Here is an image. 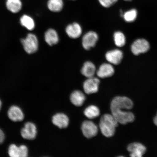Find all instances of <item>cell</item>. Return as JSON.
<instances>
[{"instance_id": "cell-1", "label": "cell", "mask_w": 157, "mask_h": 157, "mask_svg": "<svg viewBox=\"0 0 157 157\" xmlns=\"http://www.w3.org/2000/svg\"><path fill=\"white\" fill-rule=\"evenodd\" d=\"M133 103L132 100L125 97H115L111 103V110L112 115L118 123L126 124L132 122L135 120L133 113L125 110L132 109Z\"/></svg>"}, {"instance_id": "cell-2", "label": "cell", "mask_w": 157, "mask_h": 157, "mask_svg": "<svg viewBox=\"0 0 157 157\" xmlns=\"http://www.w3.org/2000/svg\"><path fill=\"white\" fill-rule=\"evenodd\" d=\"M118 122L112 114H105L100 119L99 128L103 135L107 137L114 135Z\"/></svg>"}, {"instance_id": "cell-3", "label": "cell", "mask_w": 157, "mask_h": 157, "mask_svg": "<svg viewBox=\"0 0 157 157\" xmlns=\"http://www.w3.org/2000/svg\"><path fill=\"white\" fill-rule=\"evenodd\" d=\"M21 42L27 53L34 54L38 50V41L36 35L34 34H29L25 38L21 39Z\"/></svg>"}, {"instance_id": "cell-4", "label": "cell", "mask_w": 157, "mask_h": 157, "mask_svg": "<svg viewBox=\"0 0 157 157\" xmlns=\"http://www.w3.org/2000/svg\"><path fill=\"white\" fill-rule=\"evenodd\" d=\"M99 39L97 33L90 31L84 35L82 39V44L85 50H88L95 46Z\"/></svg>"}, {"instance_id": "cell-5", "label": "cell", "mask_w": 157, "mask_h": 157, "mask_svg": "<svg viewBox=\"0 0 157 157\" xmlns=\"http://www.w3.org/2000/svg\"><path fill=\"white\" fill-rule=\"evenodd\" d=\"M149 43L143 39H138L133 42L131 47V51L135 55L144 53L148 52L150 49Z\"/></svg>"}, {"instance_id": "cell-6", "label": "cell", "mask_w": 157, "mask_h": 157, "mask_svg": "<svg viewBox=\"0 0 157 157\" xmlns=\"http://www.w3.org/2000/svg\"><path fill=\"white\" fill-rule=\"evenodd\" d=\"M82 130L84 136L88 139L95 136L98 131L97 125L90 121H84L82 125Z\"/></svg>"}, {"instance_id": "cell-7", "label": "cell", "mask_w": 157, "mask_h": 157, "mask_svg": "<svg viewBox=\"0 0 157 157\" xmlns=\"http://www.w3.org/2000/svg\"><path fill=\"white\" fill-rule=\"evenodd\" d=\"M99 83L100 80L97 78H88L83 84L84 91L88 94L97 93L99 89Z\"/></svg>"}, {"instance_id": "cell-8", "label": "cell", "mask_w": 157, "mask_h": 157, "mask_svg": "<svg viewBox=\"0 0 157 157\" xmlns=\"http://www.w3.org/2000/svg\"><path fill=\"white\" fill-rule=\"evenodd\" d=\"M21 133L23 138L28 140H33L36 136V127L34 123H27L25 124L24 127L21 129Z\"/></svg>"}, {"instance_id": "cell-9", "label": "cell", "mask_w": 157, "mask_h": 157, "mask_svg": "<svg viewBox=\"0 0 157 157\" xmlns=\"http://www.w3.org/2000/svg\"><path fill=\"white\" fill-rule=\"evenodd\" d=\"M127 150L132 157H141L146 152V148L144 145L139 143H131L128 146Z\"/></svg>"}, {"instance_id": "cell-10", "label": "cell", "mask_w": 157, "mask_h": 157, "mask_svg": "<svg viewBox=\"0 0 157 157\" xmlns=\"http://www.w3.org/2000/svg\"><path fill=\"white\" fill-rule=\"evenodd\" d=\"M28 149L25 145L17 147L12 144L9 147V154L11 157H26L28 156Z\"/></svg>"}, {"instance_id": "cell-11", "label": "cell", "mask_w": 157, "mask_h": 157, "mask_svg": "<svg viewBox=\"0 0 157 157\" xmlns=\"http://www.w3.org/2000/svg\"><path fill=\"white\" fill-rule=\"evenodd\" d=\"M123 58L122 52L118 49L109 51L105 54V58L109 63L118 65L120 63Z\"/></svg>"}, {"instance_id": "cell-12", "label": "cell", "mask_w": 157, "mask_h": 157, "mask_svg": "<svg viewBox=\"0 0 157 157\" xmlns=\"http://www.w3.org/2000/svg\"><path fill=\"white\" fill-rule=\"evenodd\" d=\"M66 32L70 38L76 39L81 36L82 29L81 25L75 22L66 27Z\"/></svg>"}, {"instance_id": "cell-13", "label": "cell", "mask_w": 157, "mask_h": 157, "mask_svg": "<svg viewBox=\"0 0 157 157\" xmlns=\"http://www.w3.org/2000/svg\"><path fill=\"white\" fill-rule=\"evenodd\" d=\"M52 122L59 128H65L68 126L69 120L67 116L63 113H58L52 117Z\"/></svg>"}, {"instance_id": "cell-14", "label": "cell", "mask_w": 157, "mask_h": 157, "mask_svg": "<svg viewBox=\"0 0 157 157\" xmlns=\"http://www.w3.org/2000/svg\"><path fill=\"white\" fill-rule=\"evenodd\" d=\"M114 73V69L110 63H105L102 64L98 70L97 73L98 77L104 78L111 77Z\"/></svg>"}, {"instance_id": "cell-15", "label": "cell", "mask_w": 157, "mask_h": 157, "mask_svg": "<svg viewBox=\"0 0 157 157\" xmlns=\"http://www.w3.org/2000/svg\"><path fill=\"white\" fill-rule=\"evenodd\" d=\"M8 115L11 121H22L24 116L21 109L16 106H13L10 108Z\"/></svg>"}, {"instance_id": "cell-16", "label": "cell", "mask_w": 157, "mask_h": 157, "mask_svg": "<svg viewBox=\"0 0 157 157\" xmlns=\"http://www.w3.org/2000/svg\"><path fill=\"white\" fill-rule=\"evenodd\" d=\"M44 39L49 46H54L59 42V35L56 30L52 29H49L45 33Z\"/></svg>"}, {"instance_id": "cell-17", "label": "cell", "mask_w": 157, "mask_h": 157, "mask_svg": "<svg viewBox=\"0 0 157 157\" xmlns=\"http://www.w3.org/2000/svg\"><path fill=\"white\" fill-rule=\"evenodd\" d=\"M96 69L95 65L93 63L87 61L83 64L81 69V73L87 78L94 77Z\"/></svg>"}, {"instance_id": "cell-18", "label": "cell", "mask_w": 157, "mask_h": 157, "mask_svg": "<svg viewBox=\"0 0 157 157\" xmlns=\"http://www.w3.org/2000/svg\"><path fill=\"white\" fill-rule=\"evenodd\" d=\"M86 100L85 95L81 91H75L70 96V100L72 103L76 106L79 107L83 105Z\"/></svg>"}, {"instance_id": "cell-19", "label": "cell", "mask_w": 157, "mask_h": 157, "mask_svg": "<svg viewBox=\"0 0 157 157\" xmlns=\"http://www.w3.org/2000/svg\"><path fill=\"white\" fill-rule=\"evenodd\" d=\"M6 7L11 12L17 13L21 10L22 3L20 0H7Z\"/></svg>"}, {"instance_id": "cell-20", "label": "cell", "mask_w": 157, "mask_h": 157, "mask_svg": "<svg viewBox=\"0 0 157 157\" xmlns=\"http://www.w3.org/2000/svg\"><path fill=\"white\" fill-rule=\"evenodd\" d=\"M48 6L51 11L59 12L62 10L63 7V0H49Z\"/></svg>"}, {"instance_id": "cell-21", "label": "cell", "mask_w": 157, "mask_h": 157, "mask_svg": "<svg viewBox=\"0 0 157 157\" xmlns=\"http://www.w3.org/2000/svg\"><path fill=\"white\" fill-rule=\"evenodd\" d=\"M99 108L95 105H91L87 107L84 111V114L89 119H94L100 115Z\"/></svg>"}, {"instance_id": "cell-22", "label": "cell", "mask_w": 157, "mask_h": 157, "mask_svg": "<svg viewBox=\"0 0 157 157\" xmlns=\"http://www.w3.org/2000/svg\"><path fill=\"white\" fill-rule=\"evenodd\" d=\"M20 22L21 25L29 30H32L35 27L34 20L28 15H24L21 17Z\"/></svg>"}, {"instance_id": "cell-23", "label": "cell", "mask_w": 157, "mask_h": 157, "mask_svg": "<svg viewBox=\"0 0 157 157\" xmlns=\"http://www.w3.org/2000/svg\"><path fill=\"white\" fill-rule=\"evenodd\" d=\"M114 40L117 46L123 47L125 44V38L124 35L120 31H117L114 34Z\"/></svg>"}, {"instance_id": "cell-24", "label": "cell", "mask_w": 157, "mask_h": 157, "mask_svg": "<svg viewBox=\"0 0 157 157\" xmlns=\"http://www.w3.org/2000/svg\"><path fill=\"white\" fill-rule=\"evenodd\" d=\"M137 16V11L135 9H132L127 11L123 15V17L125 21L128 22H131L136 19Z\"/></svg>"}, {"instance_id": "cell-25", "label": "cell", "mask_w": 157, "mask_h": 157, "mask_svg": "<svg viewBox=\"0 0 157 157\" xmlns=\"http://www.w3.org/2000/svg\"><path fill=\"white\" fill-rule=\"evenodd\" d=\"M101 4L104 7L108 8L117 2V0H99Z\"/></svg>"}, {"instance_id": "cell-26", "label": "cell", "mask_w": 157, "mask_h": 157, "mask_svg": "<svg viewBox=\"0 0 157 157\" xmlns=\"http://www.w3.org/2000/svg\"><path fill=\"white\" fill-rule=\"evenodd\" d=\"M5 137L4 133L0 129V144H1L3 142L4 140Z\"/></svg>"}, {"instance_id": "cell-27", "label": "cell", "mask_w": 157, "mask_h": 157, "mask_svg": "<svg viewBox=\"0 0 157 157\" xmlns=\"http://www.w3.org/2000/svg\"><path fill=\"white\" fill-rule=\"evenodd\" d=\"M154 122L155 124L157 126V113L154 119Z\"/></svg>"}, {"instance_id": "cell-28", "label": "cell", "mask_w": 157, "mask_h": 157, "mask_svg": "<svg viewBox=\"0 0 157 157\" xmlns=\"http://www.w3.org/2000/svg\"><path fill=\"white\" fill-rule=\"evenodd\" d=\"M1 106H2V102L1 101V100H0V109H1Z\"/></svg>"}, {"instance_id": "cell-29", "label": "cell", "mask_w": 157, "mask_h": 157, "mask_svg": "<svg viewBox=\"0 0 157 157\" xmlns=\"http://www.w3.org/2000/svg\"><path fill=\"white\" fill-rule=\"evenodd\" d=\"M124 1H132V0H124Z\"/></svg>"}]
</instances>
